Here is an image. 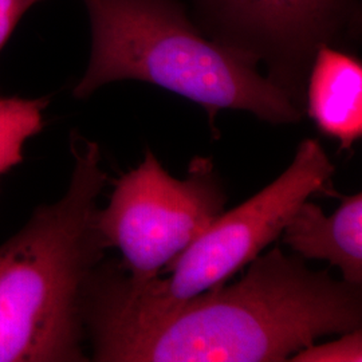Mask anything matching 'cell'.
Instances as JSON below:
<instances>
[{
	"instance_id": "6da1fadb",
	"label": "cell",
	"mask_w": 362,
	"mask_h": 362,
	"mask_svg": "<svg viewBox=\"0 0 362 362\" xmlns=\"http://www.w3.org/2000/svg\"><path fill=\"white\" fill-rule=\"evenodd\" d=\"M98 362H284L318 338L361 327L362 286L272 248L233 285L160 314L85 311Z\"/></svg>"
},
{
	"instance_id": "7a4b0ae2",
	"label": "cell",
	"mask_w": 362,
	"mask_h": 362,
	"mask_svg": "<svg viewBox=\"0 0 362 362\" xmlns=\"http://www.w3.org/2000/svg\"><path fill=\"white\" fill-rule=\"evenodd\" d=\"M65 194L37 208L0 246V362H81L83 306L107 246L98 197L109 181L100 145L77 133Z\"/></svg>"
},
{
	"instance_id": "3957f363",
	"label": "cell",
	"mask_w": 362,
	"mask_h": 362,
	"mask_svg": "<svg viewBox=\"0 0 362 362\" xmlns=\"http://www.w3.org/2000/svg\"><path fill=\"white\" fill-rule=\"evenodd\" d=\"M91 27L89 65L74 88L83 100L116 81H143L200 105L212 130L221 110L276 125L303 113L258 67L206 37L182 0H83Z\"/></svg>"
},
{
	"instance_id": "277c9868",
	"label": "cell",
	"mask_w": 362,
	"mask_h": 362,
	"mask_svg": "<svg viewBox=\"0 0 362 362\" xmlns=\"http://www.w3.org/2000/svg\"><path fill=\"white\" fill-rule=\"evenodd\" d=\"M334 172L320 141L303 140L278 179L223 212L169 263L163 272L168 278L134 282L119 263H100L86 288L83 311L149 317L226 284L282 235L303 202L318 192H333Z\"/></svg>"
},
{
	"instance_id": "5b68a950",
	"label": "cell",
	"mask_w": 362,
	"mask_h": 362,
	"mask_svg": "<svg viewBox=\"0 0 362 362\" xmlns=\"http://www.w3.org/2000/svg\"><path fill=\"white\" fill-rule=\"evenodd\" d=\"M227 194L208 157H194L184 180L172 177L151 151L115 182L97 224L107 248L122 254L132 281L157 278L224 212Z\"/></svg>"
},
{
	"instance_id": "8992f818",
	"label": "cell",
	"mask_w": 362,
	"mask_h": 362,
	"mask_svg": "<svg viewBox=\"0 0 362 362\" xmlns=\"http://www.w3.org/2000/svg\"><path fill=\"white\" fill-rule=\"evenodd\" d=\"M209 39L250 64L305 115L306 83L322 46L349 50L361 37V0H182Z\"/></svg>"
},
{
	"instance_id": "52a82bcc",
	"label": "cell",
	"mask_w": 362,
	"mask_h": 362,
	"mask_svg": "<svg viewBox=\"0 0 362 362\" xmlns=\"http://www.w3.org/2000/svg\"><path fill=\"white\" fill-rule=\"evenodd\" d=\"M305 115L341 149L362 136V65L349 50L322 46L306 83Z\"/></svg>"
},
{
	"instance_id": "ba28073f",
	"label": "cell",
	"mask_w": 362,
	"mask_h": 362,
	"mask_svg": "<svg viewBox=\"0 0 362 362\" xmlns=\"http://www.w3.org/2000/svg\"><path fill=\"white\" fill-rule=\"evenodd\" d=\"M282 240L302 259L325 260L342 279L362 286V194L344 196L334 214L303 202L286 224Z\"/></svg>"
},
{
	"instance_id": "9c48e42d",
	"label": "cell",
	"mask_w": 362,
	"mask_h": 362,
	"mask_svg": "<svg viewBox=\"0 0 362 362\" xmlns=\"http://www.w3.org/2000/svg\"><path fill=\"white\" fill-rule=\"evenodd\" d=\"M49 98L0 97V179L23 161L27 141L45 127Z\"/></svg>"
},
{
	"instance_id": "30bf717a",
	"label": "cell",
	"mask_w": 362,
	"mask_h": 362,
	"mask_svg": "<svg viewBox=\"0 0 362 362\" xmlns=\"http://www.w3.org/2000/svg\"><path fill=\"white\" fill-rule=\"evenodd\" d=\"M290 361L294 362H361V327L341 334L336 341L325 345H310L297 351Z\"/></svg>"
},
{
	"instance_id": "8fae6325",
	"label": "cell",
	"mask_w": 362,
	"mask_h": 362,
	"mask_svg": "<svg viewBox=\"0 0 362 362\" xmlns=\"http://www.w3.org/2000/svg\"><path fill=\"white\" fill-rule=\"evenodd\" d=\"M42 0H0V52L13 35L22 16Z\"/></svg>"
}]
</instances>
